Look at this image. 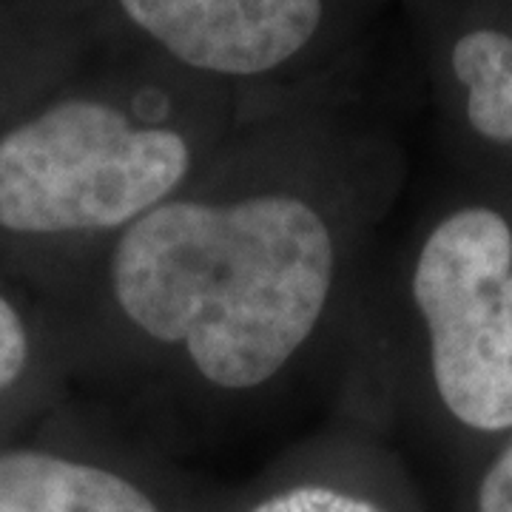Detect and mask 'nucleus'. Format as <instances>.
Segmentation results:
<instances>
[{
    "mask_svg": "<svg viewBox=\"0 0 512 512\" xmlns=\"http://www.w3.org/2000/svg\"><path fill=\"white\" fill-rule=\"evenodd\" d=\"M191 140L151 111L74 94L0 140V225L18 234L128 228L183 183Z\"/></svg>",
    "mask_w": 512,
    "mask_h": 512,
    "instance_id": "2",
    "label": "nucleus"
},
{
    "mask_svg": "<svg viewBox=\"0 0 512 512\" xmlns=\"http://www.w3.org/2000/svg\"><path fill=\"white\" fill-rule=\"evenodd\" d=\"M123 23L194 77L254 80L311 57L359 0H114Z\"/></svg>",
    "mask_w": 512,
    "mask_h": 512,
    "instance_id": "4",
    "label": "nucleus"
},
{
    "mask_svg": "<svg viewBox=\"0 0 512 512\" xmlns=\"http://www.w3.org/2000/svg\"><path fill=\"white\" fill-rule=\"evenodd\" d=\"M478 512H512V441L481 481Z\"/></svg>",
    "mask_w": 512,
    "mask_h": 512,
    "instance_id": "9",
    "label": "nucleus"
},
{
    "mask_svg": "<svg viewBox=\"0 0 512 512\" xmlns=\"http://www.w3.org/2000/svg\"><path fill=\"white\" fill-rule=\"evenodd\" d=\"M29 356V339L18 311L0 296V390L18 382Z\"/></svg>",
    "mask_w": 512,
    "mask_h": 512,
    "instance_id": "8",
    "label": "nucleus"
},
{
    "mask_svg": "<svg viewBox=\"0 0 512 512\" xmlns=\"http://www.w3.org/2000/svg\"><path fill=\"white\" fill-rule=\"evenodd\" d=\"M447 72L461 92L467 126L478 137L512 146V26L478 20L447 46Z\"/></svg>",
    "mask_w": 512,
    "mask_h": 512,
    "instance_id": "6",
    "label": "nucleus"
},
{
    "mask_svg": "<svg viewBox=\"0 0 512 512\" xmlns=\"http://www.w3.org/2000/svg\"><path fill=\"white\" fill-rule=\"evenodd\" d=\"M413 299L430 336L444 407L481 433L512 427V228L461 208L421 245Z\"/></svg>",
    "mask_w": 512,
    "mask_h": 512,
    "instance_id": "3",
    "label": "nucleus"
},
{
    "mask_svg": "<svg viewBox=\"0 0 512 512\" xmlns=\"http://www.w3.org/2000/svg\"><path fill=\"white\" fill-rule=\"evenodd\" d=\"M0 512H160L131 481L69 458L0 453Z\"/></svg>",
    "mask_w": 512,
    "mask_h": 512,
    "instance_id": "5",
    "label": "nucleus"
},
{
    "mask_svg": "<svg viewBox=\"0 0 512 512\" xmlns=\"http://www.w3.org/2000/svg\"><path fill=\"white\" fill-rule=\"evenodd\" d=\"M333 237L291 194L163 202L114 248L120 311L157 342L183 345L217 387L271 382L311 339L333 288Z\"/></svg>",
    "mask_w": 512,
    "mask_h": 512,
    "instance_id": "1",
    "label": "nucleus"
},
{
    "mask_svg": "<svg viewBox=\"0 0 512 512\" xmlns=\"http://www.w3.org/2000/svg\"><path fill=\"white\" fill-rule=\"evenodd\" d=\"M251 512H384L365 498L339 493L330 487H293L262 501Z\"/></svg>",
    "mask_w": 512,
    "mask_h": 512,
    "instance_id": "7",
    "label": "nucleus"
}]
</instances>
